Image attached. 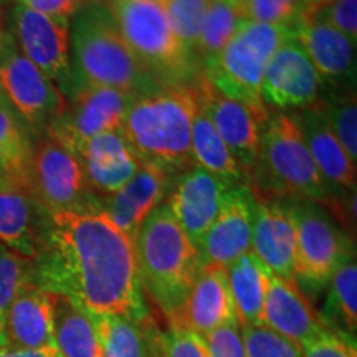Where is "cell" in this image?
<instances>
[{"label": "cell", "mask_w": 357, "mask_h": 357, "mask_svg": "<svg viewBox=\"0 0 357 357\" xmlns=\"http://www.w3.org/2000/svg\"><path fill=\"white\" fill-rule=\"evenodd\" d=\"M243 20L245 17L238 8L212 0L200 29L194 55L200 58L202 63L215 56L230 42Z\"/></svg>", "instance_id": "cell-31"}, {"label": "cell", "mask_w": 357, "mask_h": 357, "mask_svg": "<svg viewBox=\"0 0 357 357\" xmlns=\"http://www.w3.org/2000/svg\"><path fill=\"white\" fill-rule=\"evenodd\" d=\"M93 0H19L22 6L58 19H68Z\"/></svg>", "instance_id": "cell-42"}, {"label": "cell", "mask_w": 357, "mask_h": 357, "mask_svg": "<svg viewBox=\"0 0 357 357\" xmlns=\"http://www.w3.org/2000/svg\"><path fill=\"white\" fill-rule=\"evenodd\" d=\"M190 149L195 164H199V167L205 169V171L212 172L213 176L220 177L230 184H245V181H247L243 171L236 164L234 155L230 154L229 147L218 136L215 126H213L202 101H200V96L197 113H195L194 124H192Z\"/></svg>", "instance_id": "cell-27"}, {"label": "cell", "mask_w": 357, "mask_h": 357, "mask_svg": "<svg viewBox=\"0 0 357 357\" xmlns=\"http://www.w3.org/2000/svg\"><path fill=\"white\" fill-rule=\"evenodd\" d=\"M139 60L155 78L178 83L192 71V53L174 33L164 0H109L106 3Z\"/></svg>", "instance_id": "cell-7"}, {"label": "cell", "mask_w": 357, "mask_h": 357, "mask_svg": "<svg viewBox=\"0 0 357 357\" xmlns=\"http://www.w3.org/2000/svg\"><path fill=\"white\" fill-rule=\"evenodd\" d=\"M291 35L310 58L319 82L334 88L354 83L356 42L311 13H303Z\"/></svg>", "instance_id": "cell-17"}, {"label": "cell", "mask_w": 357, "mask_h": 357, "mask_svg": "<svg viewBox=\"0 0 357 357\" xmlns=\"http://www.w3.org/2000/svg\"><path fill=\"white\" fill-rule=\"evenodd\" d=\"M6 346L25 347V349L56 347L53 341L52 306L48 291H45L33 281L22 287L8 307Z\"/></svg>", "instance_id": "cell-24"}, {"label": "cell", "mask_w": 357, "mask_h": 357, "mask_svg": "<svg viewBox=\"0 0 357 357\" xmlns=\"http://www.w3.org/2000/svg\"><path fill=\"white\" fill-rule=\"evenodd\" d=\"M231 185L202 167H192L172 189L167 200L169 208L197 248L204 234L220 212Z\"/></svg>", "instance_id": "cell-18"}, {"label": "cell", "mask_w": 357, "mask_h": 357, "mask_svg": "<svg viewBox=\"0 0 357 357\" xmlns=\"http://www.w3.org/2000/svg\"><path fill=\"white\" fill-rule=\"evenodd\" d=\"M136 96L95 84H77L65 95V108L43 132L71 153L102 132L119 131Z\"/></svg>", "instance_id": "cell-10"}, {"label": "cell", "mask_w": 357, "mask_h": 357, "mask_svg": "<svg viewBox=\"0 0 357 357\" xmlns=\"http://www.w3.org/2000/svg\"><path fill=\"white\" fill-rule=\"evenodd\" d=\"M328 2L329 0H303V6H305V10H311V8L321 7Z\"/></svg>", "instance_id": "cell-47"}, {"label": "cell", "mask_w": 357, "mask_h": 357, "mask_svg": "<svg viewBox=\"0 0 357 357\" xmlns=\"http://www.w3.org/2000/svg\"><path fill=\"white\" fill-rule=\"evenodd\" d=\"M305 13L303 0H248L243 8L245 20L260 22L291 30Z\"/></svg>", "instance_id": "cell-37"}, {"label": "cell", "mask_w": 357, "mask_h": 357, "mask_svg": "<svg viewBox=\"0 0 357 357\" xmlns=\"http://www.w3.org/2000/svg\"><path fill=\"white\" fill-rule=\"evenodd\" d=\"M35 263L0 243V346H6L8 307L22 287L33 281Z\"/></svg>", "instance_id": "cell-34"}, {"label": "cell", "mask_w": 357, "mask_h": 357, "mask_svg": "<svg viewBox=\"0 0 357 357\" xmlns=\"http://www.w3.org/2000/svg\"><path fill=\"white\" fill-rule=\"evenodd\" d=\"M146 339H147V356L146 357H162L159 344V331L154 328L151 319H146Z\"/></svg>", "instance_id": "cell-44"}, {"label": "cell", "mask_w": 357, "mask_h": 357, "mask_svg": "<svg viewBox=\"0 0 357 357\" xmlns=\"http://www.w3.org/2000/svg\"><path fill=\"white\" fill-rule=\"evenodd\" d=\"M329 307L339 324L344 326L346 334H354L357 328V265L349 255L336 268L331 280Z\"/></svg>", "instance_id": "cell-32"}, {"label": "cell", "mask_w": 357, "mask_h": 357, "mask_svg": "<svg viewBox=\"0 0 357 357\" xmlns=\"http://www.w3.org/2000/svg\"><path fill=\"white\" fill-rule=\"evenodd\" d=\"M305 137L316 167L333 189L356 190V162H352L341 142L334 136L319 101L291 114Z\"/></svg>", "instance_id": "cell-22"}, {"label": "cell", "mask_w": 357, "mask_h": 357, "mask_svg": "<svg viewBox=\"0 0 357 357\" xmlns=\"http://www.w3.org/2000/svg\"><path fill=\"white\" fill-rule=\"evenodd\" d=\"M132 242L142 291L174 323L202 266L199 248L178 225L167 202L146 217Z\"/></svg>", "instance_id": "cell-4"}, {"label": "cell", "mask_w": 357, "mask_h": 357, "mask_svg": "<svg viewBox=\"0 0 357 357\" xmlns=\"http://www.w3.org/2000/svg\"><path fill=\"white\" fill-rule=\"evenodd\" d=\"M174 323L184 324L200 336H207L223 326L238 324L227 268L212 263L200 266L197 278L182 305L181 314Z\"/></svg>", "instance_id": "cell-19"}, {"label": "cell", "mask_w": 357, "mask_h": 357, "mask_svg": "<svg viewBox=\"0 0 357 357\" xmlns=\"http://www.w3.org/2000/svg\"><path fill=\"white\" fill-rule=\"evenodd\" d=\"M89 192L100 197H108L131 181L141 166V160L132 153L109 160L98 162H79Z\"/></svg>", "instance_id": "cell-33"}, {"label": "cell", "mask_w": 357, "mask_h": 357, "mask_svg": "<svg viewBox=\"0 0 357 357\" xmlns=\"http://www.w3.org/2000/svg\"><path fill=\"white\" fill-rule=\"evenodd\" d=\"M95 326L102 357H146V319L136 321L121 314L89 316Z\"/></svg>", "instance_id": "cell-29"}, {"label": "cell", "mask_w": 357, "mask_h": 357, "mask_svg": "<svg viewBox=\"0 0 357 357\" xmlns=\"http://www.w3.org/2000/svg\"><path fill=\"white\" fill-rule=\"evenodd\" d=\"M0 3H7V0H0Z\"/></svg>", "instance_id": "cell-49"}, {"label": "cell", "mask_w": 357, "mask_h": 357, "mask_svg": "<svg viewBox=\"0 0 357 357\" xmlns=\"http://www.w3.org/2000/svg\"><path fill=\"white\" fill-rule=\"evenodd\" d=\"M303 357H357L356 342L349 334L324 328L301 346Z\"/></svg>", "instance_id": "cell-39"}, {"label": "cell", "mask_w": 357, "mask_h": 357, "mask_svg": "<svg viewBox=\"0 0 357 357\" xmlns=\"http://www.w3.org/2000/svg\"><path fill=\"white\" fill-rule=\"evenodd\" d=\"M73 17L70 61L75 68L70 89L77 84H95L141 96L160 88L159 79L134 55L105 3L93 0Z\"/></svg>", "instance_id": "cell-3"}, {"label": "cell", "mask_w": 357, "mask_h": 357, "mask_svg": "<svg viewBox=\"0 0 357 357\" xmlns=\"http://www.w3.org/2000/svg\"><path fill=\"white\" fill-rule=\"evenodd\" d=\"M47 291V289H45ZM53 341L61 357H102L95 326L82 307L60 293L48 291Z\"/></svg>", "instance_id": "cell-25"}, {"label": "cell", "mask_w": 357, "mask_h": 357, "mask_svg": "<svg viewBox=\"0 0 357 357\" xmlns=\"http://www.w3.org/2000/svg\"><path fill=\"white\" fill-rule=\"evenodd\" d=\"M255 194L247 184H234L227 192L220 212L199 243L202 265L229 268L252 248Z\"/></svg>", "instance_id": "cell-14"}, {"label": "cell", "mask_w": 357, "mask_h": 357, "mask_svg": "<svg viewBox=\"0 0 357 357\" xmlns=\"http://www.w3.org/2000/svg\"><path fill=\"white\" fill-rule=\"evenodd\" d=\"M33 283L70 298L88 316H149L132 238L101 207L50 213V236L35 261Z\"/></svg>", "instance_id": "cell-1"}, {"label": "cell", "mask_w": 357, "mask_h": 357, "mask_svg": "<svg viewBox=\"0 0 357 357\" xmlns=\"http://www.w3.org/2000/svg\"><path fill=\"white\" fill-rule=\"evenodd\" d=\"M171 172L153 162H141L123 189L102 199V212L132 238L146 217L162 204Z\"/></svg>", "instance_id": "cell-21"}, {"label": "cell", "mask_w": 357, "mask_h": 357, "mask_svg": "<svg viewBox=\"0 0 357 357\" xmlns=\"http://www.w3.org/2000/svg\"><path fill=\"white\" fill-rule=\"evenodd\" d=\"M326 119L334 136L352 162L357 160V101L354 86L331 88L329 95L319 100Z\"/></svg>", "instance_id": "cell-30"}, {"label": "cell", "mask_w": 357, "mask_h": 357, "mask_svg": "<svg viewBox=\"0 0 357 357\" xmlns=\"http://www.w3.org/2000/svg\"><path fill=\"white\" fill-rule=\"evenodd\" d=\"M0 357H61L56 347L47 349H25V347L0 346Z\"/></svg>", "instance_id": "cell-43"}, {"label": "cell", "mask_w": 357, "mask_h": 357, "mask_svg": "<svg viewBox=\"0 0 357 357\" xmlns=\"http://www.w3.org/2000/svg\"><path fill=\"white\" fill-rule=\"evenodd\" d=\"M0 101H6V98H3V93H2V88H0Z\"/></svg>", "instance_id": "cell-48"}, {"label": "cell", "mask_w": 357, "mask_h": 357, "mask_svg": "<svg viewBox=\"0 0 357 357\" xmlns=\"http://www.w3.org/2000/svg\"><path fill=\"white\" fill-rule=\"evenodd\" d=\"M195 86L218 136L229 147L245 177L250 178L257 166L261 131L270 113L268 109L252 108L247 102L223 96L202 75L197 78Z\"/></svg>", "instance_id": "cell-13"}, {"label": "cell", "mask_w": 357, "mask_h": 357, "mask_svg": "<svg viewBox=\"0 0 357 357\" xmlns=\"http://www.w3.org/2000/svg\"><path fill=\"white\" fill-rule=\"evenodd\" d=\"M50 236V213L29 189L0 178V243L30 261H37Z\"/></svg>", "instance_id": "cell-16"}, {"label": "cell", "mask_w": 357, "mask_h": 357, "mask_svg": "<svg viewBox=\"0 0 357 357\" xmlns=\"http://www.w3.org/2000/svg\"><path fill=\"white\" fill-rule=\"evenodd\" d=\"M12 32L8 30V20L6 12V3H0V48L6 45V42L10 38Z\"/></svg>", "instance_id": "cell-45"}, {"label": "cell", "mask_w": 357, "mask_h": 357, "mask_svg": "<svg viewBox=\"0 0 357 357\" xmlns=\"http://www.w3.org/2000/svg\"><path fill=\"white\" fill-rule=\"evenodd\" d=\"M253 220L252 248L250 252L275 276L284 280L294 278V248L296 235L287 202L258 199Z\"/></svg>", "instance_id": "cell-20"}, {"label": "cell", "mask_w": 357, "mask_h": 357, "mask_svg": "<svg viewBox=\"0 0 357 357\" xmlns=\"http://www.w3.org/2000/svg\"><path fill=\"white\" fill-rule=\"evenodd\" d=\"M13 38L20 52L66 95L71 84L70 20L19 3L12 12Z\"/></svg>", "instance_id": "cell-12"}, {"label": "cell", "mask_w": 357, "mask_h": 357, "mask_svg": "<svg viewBox=\"0 0 357 357\" xmlns=\"http://www.w3.org/2000/svg\"><path fill=\"white\" fill-rule=\"evenodd\" d=\"M294 223V278L312 287L329 283L336 268L351 255L349 242L319 204L293 199L287 202Z\"/></svg>", "instance_id": "cell-9"}, {"label": "cell", "mask_w": 357, "mask_h": 357, "mask_svg": "<svg viewBox=\"0 0 357 357\" xmlns=\"http://www.w3.org/2000/svg\"><path fill=\"white\" fill-rule=\"evenodd\" d=\"M245 357H303L301 347L265 324L240 328Z\"/></svg>", "instance_id": "cell-36"}, {"label": "cell", "mask_w": 357, "mask_h": 357, "mask_svg": "<svg viewBox=\"0 0 357 357\" xmlns=\"http://www.w3.org/2000/svg\"><path fill=\"white\" fill-rule=\"evenodd\" d=\"M215 2H222V3H227V6L238 8V10L242 12V15H243V8H245V6H247L248 0H215Z\"/></svg>", "instance_id": "cell-46"}, {"label": "cell", "mask_w": 357, "mask_h": 357, "mask_svg": "<svg viewBox=\"0 0 357 357\" xmlns=\"http://www.w3.org/2000/svg\"><path fill=\"white\" fill-rule=\"evenodd\" d=\"M26 189L48 213L98 207L77 155L47 132L32 146Z\"/></svg>", "instance_id": "cell-8"}, {"label": "cell", "mask_w": 357, "mask_h": 357, "mask_svg": "<svg viewBox=\"0 0 357 357\" xmlns=\"http://www.w3.org/2000/svg\"><path fill=\"white\" fill-rule=\"evenodd\" d=\"M199 96L195 84L174 83L136 96L119 128L123 139L141 162L169 172L195 167L190 149Z\"/></svg>", "instance_id": "cell-2"}, {"label": "cell", "mask_w": 357, "mask_h": 357, "mask_svg": "<svg viewBox=\"0 0 357 357\" xmlns=\"http://www.w3.org/2000/svg\"><path fill=\"white\" fill-rule=\"evenodd\" d=\"M261 324L300 347L326 328L298 288L296 280H284L273 273L268 284Z\"/></svg>", "instance_id": "cell-23"}, {"label": "cell", "mask_w": 357, "mask_h": 357, "mask_svg": "<svg viewBox=\"0 0 357 357\" xmlns=\"http://www.w3.org/2000/svg\"><path fill=\"white\" fill-rule=\"evenodd\" d=\"M159 344L162 357H211L204 336L181 323H169L166 331H159Z\"/></svg>", "instance_id": "cell-38"}, {"label": "cell", "mask_w": 357, "mask_h": 357, "mask_svg": "<svg viewBox=\"0 0 357 357\" xmlns=\"http://www.w3.org/2000/svg\"><path fill=\"white\" fill-rule=\"evenodd\" d=\"M289 37L291 30L287 26L243 20L222 52L204 61L202 77L223 96L266 109L260 96L263 75Z\"/></svg>", "instance_id": "cell-6"}, {"label": "cell", "mask_w": 357, "mask_h": 357, "mask_svg": "<svg viewBox=\"0 0 357 357\" xmlns=\"http://www.w3.org/2000/svg\"><path fill=\"white\" fill-rule=\"evenodd\" d=\"M33 141L30 129L7 101H0V178L26 187Z\"/></svg>", "instance_id": "cell-28"}, {"label": "cell", "mask_w": 357, "mask_h": 357, "mask_svg": "<svg viewBox=\"0 0 357 357\" xmlns=\"http://www.w3.org/2000/svg\"><path fill=\"white\" fill-rule=\"evenodd\" d=\"M227 278L238 328L261 324L271 271L248 252L227 268Z\"/></svg>", "instance_id": "cell-26"}, {"label": "cell", "mask_w": 357, "mask_h": 357, "mask_svg": "<svg viewBox=\"0 0 357 357\" xmlns=\"http://www.w3.org/2000/svg\"><path fill=\"white\" fill-rule=\"evenodd\" d=\"M0 88L7 105L29 129L45 131L65 108V96L17 47L10 35L0 48Z\"/></svg>", "instance_id": "cell-11"}, {"label": "cell", "mask_w": 357, "mask_h": 357, "mask_svg": "<svg viewBox=\"0 0 357 357\" xmlns=\"http://www.w3.org/2000/svg\"><path fill=\"white\" fill-rule=\"evenodd\" d=\"M305 13L319 17L352 42L357 40V0H329L324 6L305 10Z\"/></svg>", "instance_id": "cell-40"}, {"label": "cell", "mask_w": 357, "mask_h": 357, "mask_svg": "<svg viewBox=\"0 0 357 357\" xmlns=\"http://www.w3.org/2000/svg\"><path fill=\"white\" fill-rule=\"evenodd\" d=\"M261 192L289 195L333 207V187L316 167L305 137L291 114L268 116L261 131L260 153L252 176ZM257 189V190H258Z\"/></svg>", "instance_id": "cell-5"}, {"label": "cell", "mask_w": 357, "mask_h": 357, "mask_svg": "<svg viewBox=\"0 0 357 357\" xmlns=\"http://www.w3.org/2000/svg\"><path fill=\"white\" fill-rule=\"evenodd\" d=\"M211 2L212 0H164L174 33L192 55Z\"/></svg>", "instance_id": "cell-35"}, {"label": "cell", "mask_w": 357, "mask_h": 357, "mask_svg": "<svg viewBox=\"0 0 357 357\" xmlns=\"http://www.w3.org/2000/svg\"><path fill=\"white\" fill-rule=\"evenodd\" d=\"M204 339L211 351V357H245L238 324L223 326L208 333Z\"/></svg>", "instance_id": "cell-41"}, {"label": "cell", "mask_w": 357, "mask_h": 357, "mask_svg": "<svg viewBox=\"0 0 357 357\" xmlns=\"http://www.w3.org/2000/svg\"><path fill=\"white\" fill-rule=\"evenodd\" d=\"M319 78L293 35L276 50L261 82V101L280 111L307 108L318 100Z\"/></svg>", "instance_id": "cell-15"}]
</instances>
